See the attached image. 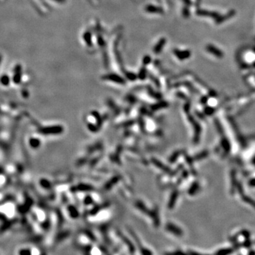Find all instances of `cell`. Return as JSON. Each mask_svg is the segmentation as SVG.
<instances>
[{
    "label": "cell",
    "instance_id": "obj_3",
    "mask_svg": "<svg viewBox=\"0 0 255 255\" xmlns=\"http://www.w3.org/2000/svg\"><path fill=\"white\" fill-rule=\"evenodd\" d=\"M197 14L199 16H210L211 18L217 19L218 17L220 16L218 13L212 12V11H208L206 10H198L197 11Z\"/></svg>",
    "mask_w": 255,
    "mask_h": 255
},
{
    "label": "cell",
    "instance_id": "obj_2",
    "mask_svg": "<svg viewBox=\"0 0 255 255\" xmlns=\"http://www.w3.org/2000/svg\"><path fill=\"white\" fill-rule=\"evenodd\" d=\"M174 54L175 55H176V57L179 58V60H184L190 58L191 52L189 50H174Z\"/></svg>",
    "mask_w": 255,
    "mask_h": 255
},
{
    "label": "cell",
    "instance_id": "obj_5",
    "mask_svg": "<svg viewBox=\"0 0 255 255\" xmlns=\"http://www.w3.org/2000/svg\"><path fill=\"white\" fill-rule=\"evenodd\" d=\"M105 79H106L107 80H111L112 82H115L118 83H123V79L119 76L116 75H106L104 77Z\"/></svg>",
    "mask_w": 255,
    "mask_h": 255
},
{
    "label": "cell",
    "instance_id": "obj_7",
    "mask_svg": "<svg viewBox=\"0 0 255 255\" xmlns=\"http://www.w3.org/2000/svg\"><path fill=\"white\" fill-rule=\"evenodd\" d=\"M147 10L149 12L152 13H162V10L160 8L154 7V6H150V7H147Z\"/></svg>",
    "mask_w": 255,
    "mask_h": 255
},
{
    "label": "cell",
    "instance_id": "obj_1",
    "mask_svg": "<svg viewBox=\"0 0 255 255\" xmlns=\"http://www.w3.org/2000/svg\"><path fill=\"white\" fill-rule=\"evenodd\" d=\"M206 50L208 52H210V53H211L212 55L216 56L217 58H222L223 57L224 54L223 52L221 51V50L218 49V48L215 47V46H213V45L211 44H208L207 45V46H206Z\"/></svg>",
    "mask_w": 255,
    "mask_h": 255
},
{
    "label": "cell",
    "instance_id": "obj_6",
    "mask_svg": "<svg viewBox=\"0 0 255 255\" xmlns=\"http://www.w3.org/2000/svg\"><path fill=\"white\" fill-rule=\"evenodd\" d=\"M165 43H166V39H165V38H162V39L159 40V42H158V43L156 45V46L154 48V52H155V53H159V52H160L162 49L164 47Z\"/></svg>",
    "mask_w": 255,
    "mask_h": 255
},
{
    "label": "cell",
    "instance_id": "obj_8",
    "mask_svg": "<svg viewBox=\"0 0 255 255\" xmlns=\"http://www.w3.org/2000/svg\"><path fill=\"white\" fill-rule=\"evenodd\" d=\"M55 1H60V2H63V1H64V0H55Z\"/></svg>",
    "mask_w": 255,
    "mask_h": 255
},
{
    "label": "cell",
    "instance_id": "obj_4",
    "mask_svg": "<svg viewBox=\"0 0 255 255\" xmlns=\"http://www.w3.org/2000/svg\"><path fill=\"white\" fill-rule=\"evenodd\" d=\"M235 11H230L229 13H227V14L224 15L223 16L218 17V18L216 19V23H217V24H221L223 21H226L230 18H231V17H233L235 15Z\"/></svg>",
    "mask_w": 255,
    "mask_h": 255
}]
</instances>
